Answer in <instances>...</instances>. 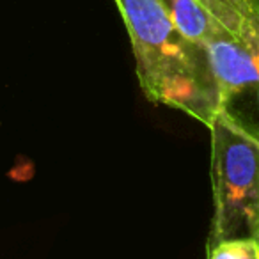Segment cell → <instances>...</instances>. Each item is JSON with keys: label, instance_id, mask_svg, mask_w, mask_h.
Instances as JSON below:
<instances>
[{"label": "cell", "instance_id": "obj_3", "mask_svg": "<svg viewBox=\"0 0 259 259\" xmlns=\"http://www.w3.org/2000/svg\"><path fill=\"white\" fill-rule=\"evenodd\" d=\"M170 22L188 41L204 47L209 36V16L199 0H158Z\"/></svg>", "mask_w": 259, "mask_h": 259}, {"label": "cell", "instance_id": "obj_2", "mask_svg": "<svg viewBox=\"0 0 259 259\" xmlns=\"http://www.w3.org/2000/svg\"><path fill=\"white\" fill-rule=\"evenodd\" d=\"M209 137L213 219L206 247L259 241V141L220 112L209 124Z\"/></svg>", "mask_w": 259, "mask_h": 259}, {"label": "cell", "instance_id": "obj_1", "mask_svg": "<svg viewBox=\"0 0 259 259\" xmlns=\"http://www.w3.org/2000/svg\"><path fill=\"white\" fill-rule=\"evenodd\" d=\"M135 57V73L151 103L174 108L209 128L220 96L204 48L174 27L158 0H114Z\"/></svg>", "mask_w": 259, "mask_h": 259}, {"label": "cell", "instance_id": "obj_4", "mask_svg": "<svg viewBox=\"0 0 259 259\" xmlns=\"http://www.w3.org/2000/svg\"><path fill=\"white\" fill-rule=\"evenodd\" d=\"M206 259H259L257 240H227L206 247Z\"/></svg>", "mask_w": 259, "mask_h": 259}]
</instances>
